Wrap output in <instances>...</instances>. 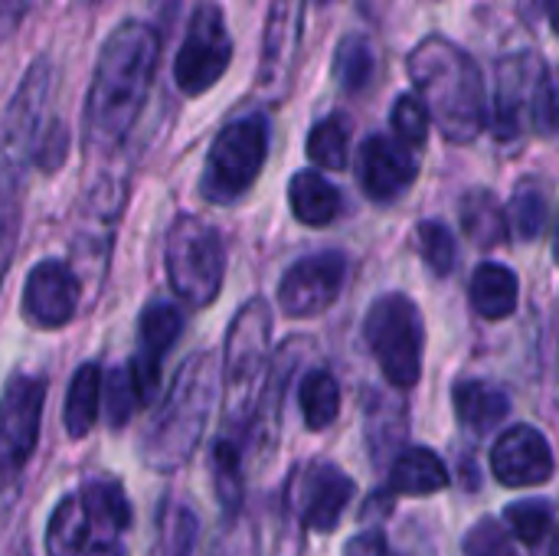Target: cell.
Segmentation results:
<instances>
[{
    "mask_svg": "<svg viewBox=\"0 0 559 556\" xmlns=\"http://www.w3.org/2000/svg\"><path fill=\"white\" fill-rule=\"evenodd\" d=\"M183 331V315L174 301H151L144 311H141V321H138V354L131 360V380H134V390H138V403H151L157 387H160V364H164V354L177 344Z\"/></svg>",
    "mask_w": 559,
    "mask_h": 556,
    "instance_id": "2e32d148",
    "label": "cell"
},
{
    "mask_svg": "<svg viewBox=\"0 0 559 556\" xmlns=\"http://www.w3.org/2000/svg\"><path fill=\"white\" fill-rule=\"evenodd\" d=\"M347 151H350V125H347L344 115H328L311 128L308 157L318 167H328V170L347 167Z\"/></svg>",
    "mask_w": 559,
    "mask_h": 556,
    "instance_id": "83f0119b",
    "label": "cell"
},
{
    "mask_svg": "<svg viewBox=\"0 0 559 556\" xmlns=\"http://www.w3.org/2000/svg\"><path fill=\"white\" fill-rule=\"evenodd\" d=\"M82 554H85V551H82ZM85 556H124V551H121L118 544L105 541V544H95V547H88V554Z\"/></svg>",
    "mask_w": 559,
    "mask_h": 556,
    "instance_id": "b9f144b4",
    "label": "cell"
},
{
    "mask_svg": "<svg viewBox=\"0 0 559 556\" xmlns=\"http://www.w3.org/2000/svg\"><path fill=\"white\" fill-rule=\"evenodd\" d=\"M79 275L59 262V259H43L39 265L29 269L26 282H23V318L33 328L52 331L72 321L75 308H79Z\"/></svg>",
    "mask_w": 559,
    "mask_h": 556,
    "instance_id": "9a60e30c",
    "label": "cell"
},
{
    "mask_svg": "<svg viewBox=\"0 0 559 556\" xmlns=\"http://www.w3.org/2000/svg\"><path fill=\"white\" fill-rule=\"evenodd\" d=\"M554 449L534 426H511L491 449V472L504 488H534L554 478Z\"/></svg>",
    "mask_w": 559,
    "mask_h": 556,
    "instance_id": "ac0fdd59",
    "label": "cell"
},
{
    "mask_svg": "<svg viewBox=\"0 0 559 556\" xmlns=\"http://www.w3.org/2000/svg\"><path fill=\"white\" fill-rule=\"evenodd\" d=\"M233 62V39L226 29V13L219 3L203 0L193 16L183 46L174 59V82L183 95L210 92Z\"/></svg>",
    "mask_w": 559,
    "mask_h": 556,
    "instance_id": "30bf717a",
    "label": "cell"
},
{
    "mask_svg": "<svg viewBox=\"0 0 559 556\" xmlns=\"http://www.w3.org/2000/svg\"><path fill=\"white\" fill-rule=\"evenodd\" d=\"M354 492L357 485L344 469H337L334 462H314L311 469L292 475V485L285 492V511L298 521V534H331L341 524V514L350 505Z\"/></svg>",
    "mask_w": 559,
    "mask_h": 556,
    "instance_id": "7c38bea8",
    "label": "cell"
},
{
    "mask_svg": "<svg viewBox=\"0 0 559 556\" xmlns=\"http://www.w3.org/2000/svg\"><path fill=\"white\" fill-rule=\"evenodd\" d=\"M79 498H82L88 518H95L108 531H124L131 524V505L118 482H88Z\"/></svg>",
    "mask_w": 559,
    "mask_h": 556,
    "instance_id": "f1b7e54d",
    "label": "cell"
},
{
    "mask_svg": "<svg viewBox=\"0 0 559 556\" xmlns=\"http://www.w3.org/2000/svg\"><path fill=\"white\" fill-rule=\"evenodd\" d=\"M314 3H318V7H324V3H331V0H314Z\"/></svg>",
    "mask_w": 559,
    "mask_h": 556,
    "instance_id": "7bdbcfd3",
    "label": "cell"
},
{
    "mask_svg": "<svg viewBox=\"0 0 559 556\" xmlns=\"http://www.w3.org/2000/svg\"><path fill=\"white\" fill-rule=\"evenodd\" d=\"M452 482L445 462L432 452V449H423V446H413L406 452L396 456L393 469H390V492L393 495H439L445 492Z\"/></svg>",
    "mask_w": 559,
    "mask_h": 556,
    "instance_id": "ffe728a7",
    "label": "cell"
},
{
    "mask_svg": "<svg viewBox=\"0 0 559 556\" xmlns=\"http://www.w3.org/2000/svg\"><path fill=\"white\" fill-rule=\"evenodd\" d=\"M298 400H301L305 426L311 433L328 429L337 419V413H341V387H337V377L331 370H311V374H305V380L298 387Z\"/></svg>",
    "mask_w": 559,
    "mask_h": 556,
    "instance_id": "484cf974",
    "label": "cell"
},
{
    "mask_svg": "<svg viewBox=\"0 0 559 556\" xmlns=\"http://www.w3.org/2000/svg\"><path fill=\"white\" fill-rule=\"evenodd\" d=\"M92 518L79 495H69L56 505L46 524V556H82L88 544Z\"/></svg>",
    "mask_w": 559,
    "mask_h": 556,
    "instance_id": "d4e9b609",
    "label": "cell"
},
{
    "mask_svg": "<svg viewBox=\"0 0 559 556\" xmlns=\"http://www.w3.org/2000/svg\"><path fill=\"white\" fill-rule=\"evenodd\" d=\"M164 265L177 298H183L190 308H206L216 301L226 275L223 236L206 220L180 213L167 229Z\"/></svg>",
    "mask_w": 559,
    "mask_h": 556,
    "instance_id": "8992f818",
    "label": "cell"
},
{
    "mask_svg": "<svg viewBox=\"0 0 559 556\" xmlns=\"http://www.w3.org/2000/svg\"><path fill=\"white\" fill-rule=\"evenodd\" d=\"M102 410V367L98 364H82L69 383V397H66V433L72 439H82L92 433L95 419Z\"/></svg>",
    "mask_w": 559,
    "mask_h": 556,
    "instance_id": "cb8c5ba5",
    "label": "cell"
},
{
    "mask_svg": "<svg viewBox=\"0 0 559 556\" xmlns=\"http://www.w3.org/2000/svg\"><path fill=\"white\" fill-rule=\"evenodd\" d=\"M472 308L485 318V321H504L518 311V295H521V282L518 275L501 265V262H485L475 275H472Z\"/></svg>",
    "mask_w": 559,
    "mask_h": 556,
    "instance_id": "7402d4cb",
    "label": "cell"
},
{
    "mask_svg": "<svg viewBox=\"0 0 559 556\" xmlns=\"http://www.w3.org/2000/svg\"><path fill=\"white\" fill-rule=\"evenodd\" d=\"M416 249L423 256V262L429 265L432 275L445 279L455 262H459V246H455V236L445 223L439 220H423L416 226Z\"/></svg>",
    "mask_w": 559,
    "mask_h": 556,
    "instance_id": "4dcf8cb0",
    "label": "cell"
},
{
    "mask_svg": "<svg viewBox=\"0 0 559 556\" xmlns=\"http://www.w3.org/2000/svg\"><path fill=\"white\" fill-rule=\"evenodd\" d=\"M547 220H550V203L544 190L534 184H521L518 193L511 197V216H508V226L514 229V236L521 242H534L547 229Z\"/></svg>",
    "mask_w": 559,
    "mask_h": 556,
    "instance_id": "f546056e",
    "label": "cell"
},
{
    "mask_svg": "<svg viewBox=\"0 0 559 556\" xmlns=\"http://www.w3.org/2000/svg\"><path fill=\"white\" fill-rule=\"evenodd\" d=\"M459 216H462L465 236L481 249H495L508 239V213H504L501 200L485 187L462 197Z\"/></svg>",
    "mask_w": 559,
    "mask_h": 556,
    "instance_id": "603a6c76",
    "label": "cell"
},
{
    "mask_svg": "<svg viewBox=\"0 0 559 556\" xmlns=\"http://www.w3.org/2000/svg\"><path fill=\"white\" fill-rule=\"evenodd\" d=\"M364 341L377 357L383 377L396 390H409L419 383L426 328L413 298H406L403 292L377 298L364 318Z\"/></svg>",
    "mask_w": 559,
    "mask_h": 556,
    "instance_id": "ba28073f",
    "label": "cell"
},
{
    "mask_svg": "<svg viewBox=\"0 0 559 556\" xmlns=\"http://www.w3.org/2000/svg\"><path fill=\"white\" fill-rule=\"evenodd\" d=\"M272 357V308L265 298H249L229 321L223 344V387H226V436H252L259 406V383Z\"/></svg>",
    "mask_w": 559,
    "mask_h": 556,
    "instance_id": "277c9868",
    "label": "cell"
},
{
    "mask_svg": "<svg viewBox=\"0 0 559 556\" xmlns=\"http://www.w3.org/2000/svg\"><path fill=\"white\" fill-rule=\"evenodd\" d=\"M160 56V33L141 20H124L102 43L88 95H85V151L108 157L121 151L138 125Z\"/></svg>",
    "mask_w": 559,
    "mask_h": 556,
    "instance_id": "6da1fadb",
    "label": "cell"
},
{
    "mask_svg": "<svg viewBox=\"0 0 559 556\" xmlns=\"http://www.w3.org/2000/svg\"><path fill=\"white\" fill-rule=\"evenodd\" d=\"M390 121H393V131H396V138L403 144H409V147L426 144V138H429V111H426L419 95H400L396 105H393Z\"/></svg>",
    "mask_w": 559,
    "mask_h": 556,
    "instance_id": "836d02e7",
    "label": "cell"
},
{
    "mask_svg": "<svg viewBox=\"0 0 559 556\" xmlns=\"http://www.w3.org/2000/svg\"><path fill=\"white\" fill-rule=\"evenodd\" d=\"M46 403V380L16 374L0 397V488L10 485L36 452Z\"/></svg>",
    "mask_w": 559,
    "mask_h": 556,
    "instance_id": "8fae6325",
    "label": "cell"
},
{
    "mask_svg": "<svg viewBox=\"0 0 559 556\" xmlns=\"http://www.w3.org/2000/svg\"><path fill=\"white\" fill-rule=\"evenodd\" d=\"M102 393H105V410H108L111 429H124L128 419L134 416V410L141 406V403H138L134 380H131V370H128V367H115V370L108 374V380L102 383Z\"/></svg>",
    "mask_w": 559,
    "mask_h": 556,
    "instance_id": "d6a6232c",
    "label": "cell"
},
{
    "mask_svg": "<svg viewBox=\"0 0 559 556\" xmlns=\"http://www.w3.org/2000/svg\"><path fill=\"white\" fill-rule=\"evenodd\" d=\"M26 7H29V0H0V43L16 29Z\"/></svg>",
    "mask_w": 559,
    "mask_h": 556,
    "instance_id": "60d3db41",
    "label": "cell"
},
{
    "mask_svg": "<svg viewBox=\"0 0 559 556\" xmlns=\"http://www.w3.org/2000/svg\"><path fill=\"white\" fill-rule=\"evenodd\" d=\"M462 551L465 556H514V544L495 518H485L465 534Z\"/></svg>",
    "mask_w": 559,
    "mask_h": 556,
    "instance_id": "d590c367",
    "label": "cell"
},
{
    "mask_svg": "<svg viewBox=\"0 0 559 556\" xmlns=\"http://www.w3.org/2000/svg\"><path fill=\"white\" fill-rule=\"evenodd\" d=\"M373 69H377V56H373V46H370L367 36L350 33V36H344L337 43V49H334V79L347 95L364 92L370 85V79H373Z\"/></svg>",
    "mask_w": 559,
    "mask_h": 556,
    "instance_id": "4316f807",
    "label": "cell"
},
{
    "mask_svg": "<svg viewBox=\"0 0 559 556\" xmlns=\"http://www.w3.org/2000/svg\"><path fill=\"white\" fill-rule=\"evenodd\" d=\"M52 92V62L36 59L23 75L16 95L7 105L3 128H0V197L20 200L23 174L33 161V147L39 138L43 108L49 105Z\"/></svg>",
    "mask_w": 559,
    "mask_h": 556,
    "instance_id": "9c48e42d",
    "label": "cell"
},
{
    "mask_svg": "<svg viewBox=\"0 0 559 556\" xmlns=\"http://www.w3.org/2000/svg\"><path fill=\"white\" fill-rule=\"evenodd\" d=\"M344 556H390V547L383 531H364L344 547Z\"/></svg>",
    "mask_w": 559,
    "mask_h": 556,
    "instance_id": "ab89813d",
    "label": "cell"
},
{
    "mask_svg": "<svg viewBox=\"0 0 559 556\" xmlns=\"http://www.w3.org/2000/svg\"><path fill=\"white\" fill-rule=\"evenodd\" d=\"M288 206H292L298 223L318 229V226H328L337 220L344 200H341V190L331 180H324V174L301 170L288 184Z\"/></svg>",
    "mask_w": 559,
    "mask_h": 556,
    "instance_id": "44dd1931",
    "label": "cell"
},
{
    "mask_svg": "<svg viewBox=\"0 0 559 556\" xmlns=\"http://www.w3.org/2000/svg\"><path fill=\"white\" fill-rule=\"evenodd\" d=\"M210 556H259L255 528L249 521H242L239 514L226 518V531L216 537Z\"/></svg>",
    "mask_w": 559,
    "mask_h": 556,
    "instance_id": "8d00e7d4",
    "label": "cell"
},
{
    "mask_svg": "<svg viewBox=\"0 0 559 556\" xmlns=\"http://www.w3.org/2000/svg\"><path fill=\"white\" fill-rule=\"evenodd\" d=\"M344 252H314L298 259L278 282V305L292 318H314L328 311L347 282Z\"/></svg>",
    "mask_w": 559,
    "mask_h": 556,
    "instance_id": "5bb4252c",
    "label": "cell"
},
{
    "mask_svg": "<svg viewBox=\"0 0 559 556\" xmlns=\"http://www.w3.org/2000/svg\"><path fill=\"white\" fill-rule=\"evenodd\" d=\"M301 26H305V0H272L262 33V52H259V92L265 102L282 105L292 92V79L298 69V49H301Z\"/></svg>",
    "mask_w": 559,
    "mask_h": 556,
    "instance_id": "4fadbf2b",
    "label": "cell"
},
{
    "mask_svg": "<svg viewBox=\"0 0 559 556\" xmlns=\"http://www.w3.org/2000/svg\"><path fill=\"white\" fill-rule=\"evenodd\" d=\"M508 524H511V534L524 544V547H540L550 531H554V505L547 498H527V501H518L511 505L508 511Z\"/></svg>",
    "mask_w": 559,
    "mask_h": 556,
    "instance_id": "1f68e13d",
    "label": "cell"
},
{
    "mask_svg": "<svg viewBox=\"0 0 559 556\" xmlns=\"http://www.w3.org/2000/svg\"><path fill=\"white\" fill-rule=\"evenodd\" d=\"M216 393H219L216 357L210 351L187 357L167 390V400L160 403V410L154 413V419L144 433L141 456H144L147 469L177 472L193 459V452L203 439V429L210 423Z\"/></svg>",
    "mask_w": 559,
    "mask_h": 556,
    "instance_id": "3957f363",
    "label": "cell"
},
{
    "mask_svg": "<svg viewBox=\"0 0 559 556\" xmlns=\"http://www.w3.org/2000/svg\"><path fill=\"white\" fill-rule=\"evenodd\" d=\"M409 79L429 111V121L452 144H472L488 125V95L481 69L452 39L432 33L409 52Z\"/></svg>",
    "mask_w": 559,
    "mask_h": 556,
    "instance_id": "7a4b0ae2",
    "label": "cell"
},
{
    "mask_svg": "<svg viewBox=\"0 0 559 556\" xmlns=\"http://www.w3.org/2000/svg\"><path fill=\"white\" fill-rule=\"evenodd\" d=\"M66 151H69V131H66V125L49 121V128L39 131V138H36L33 161H36V167H43V170H56V167L66 161Z\"/></svg>",
    "mask_w": 559,
    "mask_h": 556,
    "instance_id": "74e56055",
    "label": "cell"
},
{
    "mask_svg": "<svg viewBox=\"0 0 559 556\" xmlns=\"http://www.w3.org/2000/svg\"><path fill=\"white\" fill-rule=\"evenodd\" d=\"M557 131V85L550 66L537 52H514L498 62L495 138L518 144L527 134L550 138Z\"/></svg>",
    "mask_w": 559,
    "mask_h": 556,
    "instance_id": "5b68a950",
    "label": "cell"
},
{
    "mask_svg": "<svg viewBox=\"0 0 559 556\" xmlns=\"http://www.w3.org/2000/svg\"><path fill=\"white\" fill-rule=\"evenodd\" d=\"M200 534V521L190 508L174 505L164 518V554L167 556H193Z\"/></svg>",
    "mask_w": 559,
    "mask_h": 556,
    "instance_id": "e575fe53",
    "label": "cell"
},
{
    "mask_svg": "<svg viewBox=\"0 0 559 556\" xmlns=\"http://www.w3.org/2000/svg\"><path fill=\"white\" fill-rule=\"evenodd\" d=\"M16 226H20V203L13 197H0V282H3L7 265L13 259Z\"/></svg>",
    "mask_w": 559,
    "mask_h": 556,
    "instance_id": "f35d334b",
    "label": "cell"
},
{
    "mask_svg": "<svg viewBox=\"0 0 559 556\" xmlns=\"http://www.w3.org/2000/svg\"><path fill=\"white\" fill-rule=\"evenodd\" d=\"M269 157V118L262 111L229 121L210 144L200 193L206 203H236L262 174Z\"/></svg>",
    "mask_w": 559,
    "mask_h": 556,
    "instance_id": "52a82bcc",
    "label": "cell"
},
{
    "mask_svg": "<svg viewBox=\"0 0 559 556\" xmlns=\"http://www.w3.org/2000/svg\"><path fill=\"white\" fill-rule=\"evenodd\" d=\"M419 174L416 151L390 134H370L357 151V180L377 203L396 200Z\"/></svg>",
    "mask_w": 559,
    "mask_h": 556,
    "instance_id": "e0dca14e",
    "label": "cell"
},
{
    "mask_svg": "<svg viewBox=\"0 0 559 556\" xmlns=\"http://www.w3.org/2000/svg\"><path fill=\"white\" fill-rule=\"evenodd\" d=\"M452 403H455L459 423L465 429H472L475 436H488L511 413V397L501 387L485 383V380H465V383H459L455 393H452Z\"/></svg>",
    "mask_w": 559,
    "mask_h": 556,
    "instance_id": "d6986e66",
    "label": "cell"
}]
</instances>
